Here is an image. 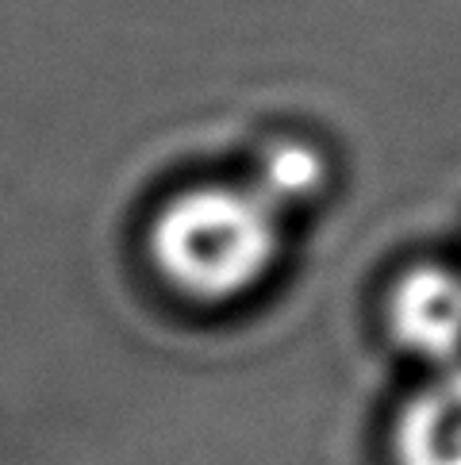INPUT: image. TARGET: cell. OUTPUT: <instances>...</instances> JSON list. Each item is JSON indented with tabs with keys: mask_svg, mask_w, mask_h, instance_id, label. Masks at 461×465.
I'll return each mask as SVG.
<instances>
[{
	"mask_svg": "<svg viewBox=\"0 0 461 465\" xmlns=\"http://www.w3.org/2000/svg\"><path fill=\"white\" fill-rule=\"evenodd\" d=\"M154 262L196 301H230L277 258V208L258 189L204 185L173 196L154 223Z\"/></svg>",
	"mask_w": 461,
	"mask_h": 465,
	"instance_id": "cell-1",
	"label": "cell"
},
{
	"mask_svg": "<svg viewBox=\"0 0 461 465\" xmlns=\"http://www.w3.org/2000/svg\"><path fill=\"white\" fill-rule=\"evenodd\" d=\"M392 335L411 354L454 365L461 354V277L442 265H419L400 277L388 304Z\"/></svg>",
	"mask_w": 461,
	"mask_h": 465,
	"instance_id": "cell-2",
	"label": "cell"
},
{
	"mask_svg": "<svg viewBox=\"0 0 461 465\" xmlns=\"http://www.w3.org/2000/svg\"><path fill=\"white\" fill-rule=\"evenodd\" d=\"M323 185V162L311 146L300 143H281L261 158V173H258V193L281 212L289 201H304L308 193H316Z\"/></svg>",
	"mask_w": 461,
	"mask_h": 465,
	"instance_id": "cell-4",
	"label": "cell"
},
{
	"mask_svg": "<svg viewBox=\"0 0 461 465\" xmlns=\"http://www.w3.org/2000/svg\"><path fill=\"white\" fill-rule=\"evenodd\" d=\"M400 465H461V365L411 396L397 427Z\"/></svg>",
	"mask_w": 461,
	"mask_h": 465,
	"instance_id": "cell-3",
	"label": "cell"
}]
</instances>
